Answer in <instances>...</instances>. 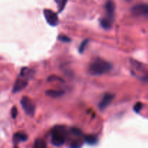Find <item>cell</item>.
I'll list each match as a JSON object with an SVG mask.
<instances>
[{
    "mask_svg": "<svg viewBox=\"0 0 148 148\" xmlns=\"http://www.w3.org/2000/svg\"><path fill=\"white\" fill-rule=\"evenodd\" d=\"M43 14H44L46 22L50 25L53 26V27L58 25V24H59V17H58L56 13H55L52 10H49V9H45L43 10Z\"/></svg>",
    "mask_w": 148,
    "mask_h": 148,
    "instance_id": "4",
    "label": "cell"
},
{
    "mask_svg": "<svg viewBox=\"0 0 148 148\" xmlns=\"http://www.w3.org/2000/svg\"><path fill=\"white\" fill-rule=\"evenodd\" d=\"M100 23H101V25L103 28L108 30L112 27L113 23H114V19L110 18L106 16V17H103L100 20Z\"/></svg>",
    "mask_w": 148,
    "mask_h": 148,
    "instance_id": "9",
    "label": "cell"
},
{
    "mask_svg": "<svg viewBox=\"0 0 148 148\" xmlns=\"http://www.w3.org/2000/svg\"><path fill=\"white\" fill-rule=\"evenodd\" d=\"M66 130L62 126L56 127L51 132V143L55 147H60L64 144L66 140Z\"/></svg>",
    "mask_w": 148,
    "mask_h": 148,
    "instance_id": "2",
    "label": "cell"
},
{
    "mask_svg": "<svg viewBox=\"0 0 148 148\" xmlns=\"http://www.w3.org/2000/svg\"><path fill=\"white\" fill-rule=\"evenodd\" d=\"M72 132L76 136H81L82 135V132L77 128H72Z\"/></svg>",
    "mask_w": 148,
    "mask_h": 148,
    "instance_id": "18",
    "label": "cell"
},
{
    "mask_svg": "<svg viewBox=\"0 0 148 148\" xmlns=\"http://www.w3.org/2000/svg\"><path fill=\"white\" fill-rule=\"evenodd\" d=\"M132 12L134 15L148 17V4H137L132 8Z\"/></svg>",
    "mask_w": 148,
    "mask_h": 148,
    "instance_id": "5",
    "label": "cell"
},
{
    "mask_svg": "<svg viewBox=\"0 0 148 148\" xmlns=\"http://www.w3.org/2000/svg\"><path fill=\"white\" fill-rule=\"evenodd\" d=\"M126 1H130V0H126Z\"/></svg>",
    "mask_w": 148,
    "mask_h": 148,
    "instance_id": "21",
    "label": "cell"
},
{
    "mask_svg": "<svg viewBox=\"0 0 148 148\" xmlns=\"http://www.w3.org/2000/svg\"><path fill=\"white\" fill-rule=\"evenodd\" d=\"M81 146L80 142L79 141H75L74 143H72V144L71 145V147H79Z\"/></svg>",
    "mask_w": 148,
    "mask_h": 148,
    "instance_id": "20",
    "label": "cell"
},
{
    "mask_svg": "<svg viewBox=\"0 0 148 148\" xmlns=\"http://www.w3.org/2000/svg\"><path fill=\"white\" fill-rule=\"evenodd\" d=\"M142 108H143V104H142V103L138 102L134 105V111H135L137 114H138V113H140V111L142 110Z\"/></svg>",
    "mask_w": 148,
    "mask_h": 148,
    "instance_id": "16",
    "label": "cell"
},
{
    "mask_svg": "<svg viewBox=\"0 0 148 148\" xmlns=\"http://www.w3.org/2000/svg\"><path fill=\"white\" fill-rule=\"evenodd\" d=\"M64 94V92L62 90H49L46 92V95H49L51 98H60Z\"/></svg>",
    "mask_w": 148,
    "mask_h": 148,
    "instance_id": "11",
    "label": "cell"
},
{
    "mask_svg": "<svg viewBox=\"0 0 148 148\" xmlns=\"http://www.w3.org/2000/svg\"><path fill=\"white\" fill-rule=\"evenodd\" d=\"M59 40H60L61 41H63V42H70L71 41V39L70 38L68 37V36H64V35H61V36H59Z\"/></svg>",
    "mask_w": 148,
    "mask_h": 148,
    "instance_id": "17",
    "label": "cell"
},
{
    "mask_svg": "<svg viewBox=\"0 0 148 148\" xmlns=\"http://www.w3.org/2000/svg\"><path fill=\"white\" fill-rule=\"evenodd\" d=\"M46 143L44 140L41 139H38L36 140L34 144L35 148H46Z\"/></svg>",
    "mask_w": 148,
    "mask_h": 148,
    "instance_id": "13",
    "label": "cell"
},
{
    "mask_svg": "<svg viewBox=\"0 0 148 148\" xmlns=\"http://www.w3.org/2000/svg\"><path fill=\"white\" fill-rule=\"evenodd\" d=\"M11 114H12V117L13 119H15L16 116L17 115V107L14 106L11 110Z\"/></svg>",
    "mask_w": 148,
    "mask_h": 148,
    "instance_id": "19",
    "label": "cell"
},
{
    "mask_svg": "<svg viewBox=\"0 0 148 148\" xmlns=\"http://www.w3.org/2000/svg\"><path fill=\"white\" fill-rule=\"evenodd\" d=\"M27 139V135L23 132H17L14 135V143H18L19 142H25Z\"/></svg>",
    "mask_w": 148,
    "mask_h": 148,
    "instance_id": "12",
    "label": "cell"
},
{
    "mask_svg": "<svg viewBox=\"0 0 148 148\" xmlns=\"http://www.w3.org/2000/svg\"><path fill=\"white\" fill-rule=\"evenodd\" d=\"M33 75V72H32L30 69H27V68H23V69H21V74H20V75H21L22 77H29V75Z\"/></svg>",
    "mask_w": 148,
    "mask_h": 148,
    "instance_id": "14",
    "label": "cell"
},
{
    "mask_svg": "<svg viewBox=\"0 0 148 148\" xmlns=\"http://www.w3.org/2000/svg\"><path fill=\"white\" fill-rule=\"evenodd\" d=\"M105 10L107 17L114 19L115 13V3L113 0H108L105 4Z\"/></svg>",
    "mask_w": 148,
    "mask_h": 148,
    "instance_id": "7",
    "label": "cell"
},
{
    "mask_svg": "<svg viewBox=\"0 0 148 148\" xmlns=\"http://www.w3.org/2000/svg\"><path fill=\"white\" fill-rule=\"evenodd\" d=\"M20 104L27 115L30 116L34 115L36 108H35V105L33 104V101L30 98L26 96L23 97L20 101Z\"/></svg>",
    "mask_w": 148,
    "mask_h": 148,
    "instance_id": "3",
    "label": "cell"
},
{
    "mask_svg": "<svg viewBox=\"0 0 148 148\" xmlns=\"http://www.w3.org/2000/svg\"><path fill=\"white\" fill-rule=\"evenodd\" d=\"M27 85V82L23 79H18L14 83L13 87V92H18L23 90Z\"/></svg>",
    "mask_w": 148,
    "mask_h": 148,
    "instance_id": "8",
    "label": "cell"
},
{
    "mask_svg": "<svg viewBox=\"0 0 148 148\" xmlns=\"http://www.w3.org/2000/svg\"><path fill=\"white\" fill-rule=\"evenodd\" d=\"M114 98V94H111V93L105 94L99 103L100 109H101V111H102V110L106 109V108L107 107L111 104V101H113Z\"/></svg>",
    "mask_w": 148,
    "mask_h": 148,
    "instance_id": "6",
    "label": "cell"
},
{
    "mask_svg": "<svg viewBox=\"0 0 148 148\" xmlns=\"http://www.w3.org/2000/svg\"><path fill=\"white\" fill-rule=\"evenodd\" d=\"M88 42H89V40H88V39H87V40H84V41L81 43L80 46H79V53H82V52L85 50V48H86V46H88Z\"/></svg>",
    "mask_w": 148,
    "mask_h": 148,
    "instance_id": "15",
    "label": "cell"
},
{
    "mask_svg": "<svg viewBox=\"0 0 148 148\" xmlns=\"http://www.w3.org/2000/svg\"><path fill=\"white\" fill-rule=\"evenodd\" d=\"M85 142L86 144L90 145H94L98 143V137L93 134H88L85 137Z\"/></svg>",
    "mask_w": 148,
    "mask_h": 148,
    "instance_id": "10",
    "label": "cell"
},
{
    "mask_svg": "<svg viewBox=\"0 0 148 148\" xmlns=\"http://www.w3.org/2000/svg\"><path fill=\"white\" fill-rule=\"evenodd\" d=\"M112 64L101 59H97L90 65L89 72L91 75H102L109 72L112 69Z\"/></svg>",
    "mask_w": 148,
    "mask_h": 148,
    "instance_id": "1",
    "label": "cell"
}]
</instances>
